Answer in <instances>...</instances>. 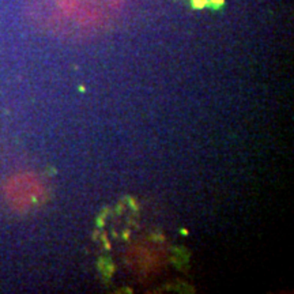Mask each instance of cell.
Here are the masks:
<instances>
[{
    "instance_id": "1",
    "label": "cell",
    "mask_w": 294,
    "mask_h": 294,
    "mask_svg": "<svg viewBox=\"0 0 294 294\" xmlns=\"http://www.w3.org/2000/svg\"><path fill=\"white\" fill-rule=\"evenodd\" d=\"M195 6H196V7H203L204 6V0H195Z\"/></svg>"
}]
</instances>
